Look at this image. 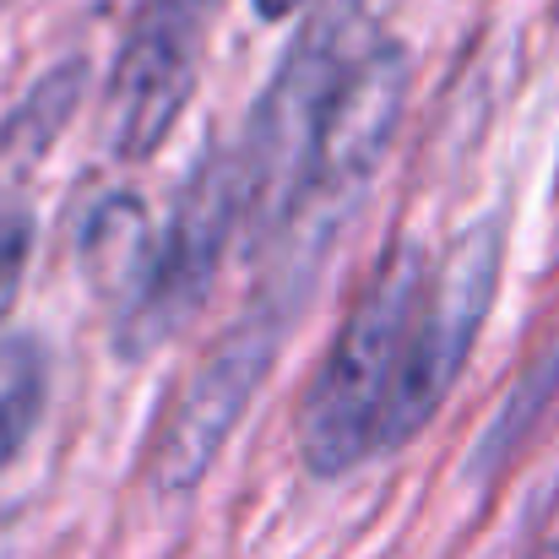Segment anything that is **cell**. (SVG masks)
I'll use <instances>...</instances> for the list:
<instances>
[{
	"mask_svg": "<svg viewBox=\"0 0 559 559\" xmlns=\"http://www.w3.org/2000/svg\"><path fill=\"white\" fill-rule=\"evenodd\" d=\"M424 266H429V255L413 239H396L380 255L370 283L359 288L354 310L343 316L326 359L310 374L305 402H299V451H305L310 473L343 478L374 456L380 407H385L396 365H402Z\"/></svg>",
	"mask_w": 559,
	"mask_h": 559,
	"instance_id": "1",
	"label": "cell"
},
{
	"mask_svg": "<svg viewBox=\"0 0 559 559\" xmlns=\"http://www.w3.org/2000/svg\"><path fill=\"white\" fill-rule=\"evenodd\" d=\"M500 250H506L500 217H478L467 234H456L445 245V255H429L424 288H418V305L407 321L402 365H396L391 396L380 407L374 456L407 445L445 407L456 374L489 321V305L500 294Z\"/></svg>",
	"mask_w": 559,
	"mask_h": 559,
	"instance_id": "2",
	"label": "cell"
},
{
	"mask_svg": "<svg viewBox=\"0 0 559 559\" xmlns=\"http://www.w3.org/2000/svg\"><path fill=\"white\" fill-rule=\"evenodd\" d=\"M239 223H245V175H239L234 147H217L190 169V180L169 201L158 234L136 255L131 288L115 316V337H120L126 359H142L147 348L169 343L201 310Z\"/></svg>",
	"mask_w": 559,
	"mask_h": 559,
	"instance_id": "3",
	"label": "cell"
},
{
	"mask_svg": "<svg viewBox=\"0 0 559 559\" xmlns=\"http://www.w3.org/2000/svg\"><path fill=\"white\" fill-rule=\"evenodd\" d=\"M294 316H299V294H294V283H283L206 348V359L186 374V385L175 391L169 413L153 429V456H147L153 489L186 495L212 473V462L223 456L245 407L255 402V391L266 385V374L277 365V348L294 332Z\"/></svg>",
	"mask_w": 559,
	"mask_h": 559,
	"instance_id": "4",
	"label": "cell"
},
{
	"mask_svg": "<svg viewBox=\"0 0 559 559\" xmlns=\"http://www.w3.org/2000/svg\"><path fill=\"white\" fill-rule=\"evenodd\" d=\"M195 49H201L195 22L142 0L131 38L120 49L115 82H109V147L120 158L136 164L169 142L195 87Z\"/></svg>",
	"mask_w": 559,
	"mask_h": 559,
	"instance_id": "5",
	"label": "cell"
},
{
	"mask_svg": "<svg viewBox=\"0 0 559 559\" xmlns=\"http://www.w3.org/2000/svg\"><path fill=\"white\" fill-rule=\"evenodd\" d=\"M49 396V365L33 337H0V473L27 451Z\"/></svg>",
	"mask_w": 559,
	"mask_h": 559,
	"instance_id": "6",
	"label": "cell"
},
{
	"mask_svg": "<svg viewBox=\"0 0 559 559\" xmlns=\"http://www.w3.org/2000/svg\"><path fill=\"white\" fill-rule=\"evenodd\" d=\"M27 255H33V217L27 212H0V321L11 316V305L22 294Z\"/></svg>",
	"mask_w": 559,
	"mask_h": 559,
	"instance_id": "7",
	"label": "cell"
},
{
	"mask_svg": "<svg viewBox=\"0 0 559 559\" xmlns=\"http://www.w3.org/2000/svg\"><path fill=\"white\" fill-rule=\"evenodd\" d=\"M147 5H158V11H169V16H186L195 27H206V16H212L217 0H147Z\"/></svg>",
	"mask_w": 559,
	"mask_h": 559,
	"instance_id": "8",
	"label": "cell"
},
{
	"mask_svg": "<svg viewBox=\"0 0 559 559\" xmlns=\"http://www.w3.org/2000/svg\"><path fill=\"white\" fill-rule=\"evenodd\" d=\"M299 5H310V0H255V11H261L266 22H283V16H294Z\"/></svg>",
	"mask_w": 559,
	"mask_h": 559,
	"instance_id": "9",
	"label": "cell"
}]
</instances>
